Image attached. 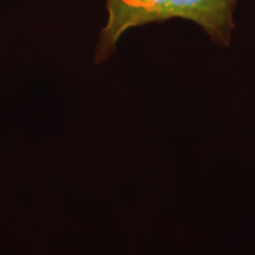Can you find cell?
Wrapping results in <instances>:
<instances>
[{
	"label": "cell",
	"instance_id": "1",
	"mask_svg": "<svg viewBox=\"0 0 255 255\" xmlns=\"http://www.w3.org/2000/svg\"><path fill=\"white\" fill-rule=\"evenodd\" d=\"M107 23L101 30L95 63L114 55L121 37L130 28L184 19L195 23L220 47L229 46L239 0H104Z\"/></svg>",
	"mask_w": 255,
	"mask_h": 255
}]
</instances>
